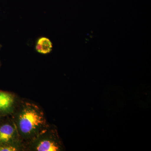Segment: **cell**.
<instances>
[{
  "label": "cell",
  "instance_id": "obj_1",
  "mask_svg": "<svg viewBox=\"0 0 151 151\" xmlns=\"http://www.w3.org/2000/svg\"><path fill=\"white\" fill-rule=\"evenodd\" d=\"M16 120L18 133L24 139L33 141L47 129L43 112L32 103L23 104Z\"/></svg>",
  "mask_w": 151,
  "mask_h": 151
},
{
  "label": "cell",
  "instance_id": "obj_2",
  "mask_svg": "<svg viewBox=\"0 0 151 151\" xmlns=\"http://www.w3.org/2000/svg\"><path fill=\"white\" fill-rule=\"evenodd\" d=\"M46 131L42 133L34 140V149L37 151H56L59 147L51 137L46 134Z\"/></svg>",
  "mask_w": 151,
  "mask_h": 151
},
{
  "label": "cell",
  "instance_id": "obj_3",
  "mask_svg": "<svg viewBox=\"0 0 151 151\" xmlns=\"http://www.w3.org/2000/svg\"><path fill=\"white\" fill-rule=\"evenodd\" d=\"M17 130L16 126L9 123L0 126V145H13L16 139Z\"/></svg>",
  "mask_w": 151,
  "mask_h": 151
},
{
  "label": "cell",
  "instance_id": "obj_4",
  "mask_svg": "<svg viewBox=\"0 0 151 151\" xmlns=\"http://www.w3.org/2000/svg\"><path fill=\"white\" fill-rule=\"evenodd\" d=\"M14 100L13 94L0 90V113H9L13 107Z\"/></svg>",
  "mask_w": 151,
  "mask_h": 151
},
{
  "label": "cell",
  "instance_id": "obj_5",
  "mask_svg": "<svg viewBox=\"0 0 151 151\" xmlns=\"http://www.w3.org/2000/svg\"><path fill=\"white\" fill-rule=\"evenodd\" d=\"M37 52L41 54H46L52 51V43L48 38L42 37L38 40L35 47Z\"/></svg>",
  "mask_w": 151,
  "mask_h": 151
},
{
  "label": "cell",
  "instance_id": "obj_6",
  "mask_svg": "<svg viewBox=\"0 0 151 151\" xmlns=\"http://www.w3.org/2000/svg\"><path fill=\"white\" fill-rule=\"evenodd\" d=\"M18 149L14 145H0V151H16Z\"/></svg>",
  "mask_w": 151,
  "mask_h": 151
}]
</instances>
